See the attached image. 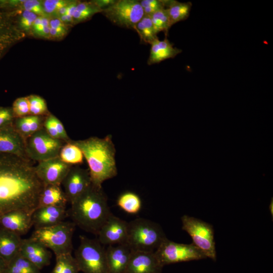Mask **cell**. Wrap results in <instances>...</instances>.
I'll return each mask as SVG.
<instances>
[{
    "instance_id": "1",
    "label": "cell",
    "mask_w": 273,
    "mask_h": 273,
    "mask_svg": "<svg viewBox=\"0 0 273 273\" xmlns=\"http://www.w3.org/2000/svg\"><path fill=\"white\" fill-rule=\"evenodd\" d=\"M43 187L31 160L0 154V216L13 210L32 214Z\"/></svg>"
},
{
    "instance_id": "2",
    "label": "cell",
    "mask_w": 273,
    "mask_h": 273,
    "mask_svg": "<svg viewBox=\"0 0 273 273\" xmlns=\"http://www.w3.org/2000/svg\"><path fill=\"white\" fill-rule=\"evenodd\" d=\"M69 214L76 226L97 236L112 213L102 187L92 184L71 203Z\"/></svg>"
},
{
    "instance_id": "3",
    "label": "cell",
    "mask_w": 273,
    "mask_h": 273,
    "mask_svg": "<svg viewBox=\"0 0 273 273\" xmlns=\"http://www.w3.org/2000/svg\"><path fill=\"white\" fill-rule=\"evenodd\" d=\"M72 141L82 152L93 185L102 187L104 181L116 176V149L111 135Z\"/></svg>"
},
{
    "instance_id": "4",
    "label": "cell",
    "mask_w": 273,
    "mask_h": 273,
    "mask_svg": "<svg viewBox=\"0 0 273 273\" xmlns=\"http://www.w3.org/2000/svg\"><path fill=\"white\" fill-rule=\"evenodd\" d=\"M166 238L161 226L149 219L138 218L128 222L126 244L132 251L155 252Z\"/></svg>"
},
{
    "instance_id": "5",
    "label": "cell",
    "mask_w": 273,
    "mask_h": 273,
    "mask_svg": "<svg viewBox=\"0 0 273 273\" xmlns=\"http://www.w3.org/2000/svg\"><path fill=\"white\" fill-rule=\"evenodd\" d=\"M75 226L73 222L63 221L52 226L35 229L30 238L52 251L55 256L71 253Z\"/></svg>"
},
{
    "instance_id": "6",
    "label": "cell",
    "mask_w": 273,
    "mask_h": 273,
    "mask_svg": "<svg viewBox=\"0 0 273 273\" xmlns=\"http://www.w3.org/2000/svg\"><path fill=\"white\" fill-rule=\"evenodd\" d=\"M74 257L83 273H109L106 249L98 239L80 236Z\"/></svg>"
},
{
    "instance_id": "7",
    "label": "cell",
    "mask_w": 273,
    "mask_h": 273,
    "mask_svg": "<svg viewBox=\"0 0 273 273\" xmlns=\"http://www.w3.org/2000/svg\"><path fill=\"white\" fill-rule=\"evenodd\" d=\"M182 229L191 237L193 244L214 261L216 259L214 232L212 225L197 218L184 215L181 217Z\"/></svg>"
},
{
    "instance_id": "8",
    "label": "cell",
    "mask_w": 273,
    "mask_h": 273,
    "mask_svg": "<svg viewBox=\"0 0 273 273\" xmlns=\"http://www.w3.org/2000/svg\"><path fill=\"white\" fill-rule=\"evenodd\" d=\"M65 143L51 137L43 127L25 140V151L30 160L38 162L59 156Z\"/></svg>"
},
{
    "instance_id": "9",
    "label": "cell",
    "mask_w": 273,
    "mask_h": 273,
    "mask_svg": "<svg viewBox=\"0 0 273 273\" xmlns=\"http://www.w3.org/2000/svg\"><path fill=\"white\" fill-rule=\"evenodd\" d=\"M102 13L115 25L133 30L144 16L140 1L136 0H116Z\"/></svg>"
},
{
    "instance_id": "10",
    "label": "cell",
    "mask_w": 273,
    "mask_h": 273,
    "mask_svg": "<svg viewBox=\"0 0 273 273\" xmlns=\"http://www.w3.org/2000/svg\"><path fill=\"white\" fill-rule=\"evenodd\" d=\"M160 263L165 265L207 258L193 243H178L166 238L154 252Z\"/></svg>"
},
{
    "instance_id": "11",
    "label": "cell",
    "mask_w": 273,
    "mask_h": 273,
    "mask_svg": "<svg viewBox=\"0 0 273 273\" xmlns=\"http://www.w3.org/2000/svg\"><path fill=\"white\" fill-rule=\"evenodd\" d=\"M24 34L18 26L14 12L0 7V61Z\"/></svg>"
},
{
    "instance_id": "12",
    "label": "cell",
    "mask_w": 273,
    "mask_h": 273,
    "mask_svg": "<svg viewBox=\"0 0 273 273\" xmlns=\"http://www.w3.org/2000/svg\"><path fill=\"white\" fill-rule=\"evenodd\" d=\"M92 184L88 169L79 165L71 167L61 185L70 204L81 196Z\"/></svg>"
},
{
    "instance_id": "13",
    "label": "cell",
    "mask_w": 273,
    "mask_h": 273,
    "mask_svg": "<svg viewBox=\"0 0 273 273\" xmlns=\"http://www.w3.org/2000/svg\"><path fill=\"white\" fill-rule=\"evenodd\" d=\"M73 165L64 162L59 156L38 162L35 166L36 173L44 186H61L62 181Z\"/></svg>"
},
{
    "instance_id": "14",
    "label": "cell",
    "mask_w": 273,
    "mask_h": 273,
    "mask_svg": "<svg viewBox=\"0 0 273 273\" xmlns=\"http://www.w3.org/2000/svg\"><path fill=\"white\" fill-rule=\"evenodd\" d=\"M128 222L112 213L100 229L98 241L103 245H115L126 243Z\"/></svg>"
},
{
    "instance_id": "15",
    "label": "cell",
    "mask_w": 273,
    "mask_h": 273,
    "mask_svg": "<svg viewBox=\"0 0 273 273\" xmlns=\"http://www.w3.org/2000/svg\"><path fill=\"white\" fill-rule=\"evenodd\" d=\"M0 154L29 159L25 151V140L16 130L13 123L0 128Z\"/></svg>"
},
{
    "instance_id": "16",
    "label": "cell",
    "mask_w": 273,
    "mask_h": 273,
    "mask_svg": "<svg viewBox=\"0 0 273 273\" xmlns=\"http://www.w3.org/2000/svg\"><path fill=\"white\" fill-rule=\"evenodd\" d=\"M163 267L154 252L132 251L125 273H161Z\"/></svg>"
},
{
    "instance_id": "17",
    "label": "cell",
    "mask_w": 273,
    "mask_h": 273,
    "mask_svg": "<svg viewBox=\"0 0 273 273\" xmlns=\"http://www.w3.org/2000/svg\"><path fill=\"white\" fill-rule=\"evenodd\" d=\"M19 253L40 270L51 263V252L40 243L30 237L22 239Z\"/></svg>"
},
{
    "instance_id": "18",
    "label": "cell",
    "mask_w": 273,
    "mask_h": 273,
    "mask_svg": "<svg viewBox=\"0 0 273 273\" xmlns=\"http://www.w3.org/2000/svg\"><path fill=\"white\" fill-rule=\"evenodd\" d=\"M32 226V213L25 211L13 210L0 216V228L20 236L27 233Z\"/></svg>"
},
{
    "instance_id": "19",
    "label": "cell",
    "mask_w": 273,
    "mask_h": 273,
    "mask_svg": "<svg viewBox=\"0 0 273 273\" xmlns=\"http://www.w3.org/2000/svg\"><path fill=\"white\" fill-rule=\"evenodd\" d=\"M132 251L126 243L108 246L106 255L109 273H125Z\"/></svg>"
},
{
    "instance_id": "20",
    "label": "cell",
    "mask_w": 273,
    "mask_h": 273,
    "mask_svg": "<svg viewBox=\"0 0 273 273\" xmlns=\"http://www.w3.org/2000/svg\"><path fill=\"white\" fill-rule=\"evenodd\" d=\"M67 214L66 207H38L32 214V225L35 229L52 226L63 221Z\"/></svg>"
},
{
    "instance_id": "21",
    "label": "cell",
    "mask_w": 273,
    "mask_h": 273,
    "mask_svg": "<svg viewBox=\"0 0 273 273\" xmlns=\"http://www.w3.org/2000/svg\"><path fill=\"white\" fill-rule=\"evenodd\" d=\"M148 65L159 63L165 60L173 58L180 54L182 50L173 46L166 37L162 40L156 39L151 44Z\"/></svg>"
},
{
    "instance_id": "22",
    "label": "cell",
    "mask_w": 273,
    "mask_h": 273,
    "mask_svg": "<svg viewBox=\"0 0 273 273\" xmlns=\"http://www.w3.org/2000/svg\"><path fill=\"white\" fill-rule=\"evenodd\" d=\"M21 236L0 228V257L8 263L20 252Z\"/></svg>"
},
{
    "instance_id": "23",
    "label": "cell",
    "mask_w": 273,
    "mask_h": 273,
    "mask_svg": "<svg viewBox=\"0 0 273 273\" xmlns=\"http://www.w3.org/2000/svg\"><path fill=\"white\" fill-rule=\"evenodd\" d=\"M68 199L60 186H44L39 196L38 207L45 206L66 207Z\"/></svg>"
},
{
    "instance_id": "24",
    "label": "cell",
    "mask_w": 273,
    "mask_h": 273,
    "mask_svg": "<svg viewBox=\"0 0 273 273\" xmlns=\"http://www.w3.org/2000/svg\"><path fill=\"white\" fill-rule=\"evenodd\" d=\"M192 4L191 2H179L166 0V8L171 26L186 20L189 16Z\"/></svg>"
},
{
    "instance_id": "25",
    "label": "cell",
    "mask_w": 273,
    "mask_h": 273,
    "mask_svg": "<svg viewBox=\"0 0 273 273\" xmlns=\"http://www.w3.org/2000/svg\"><path fill=\"white\" fill-rule=\"evenodd\" d=\"M59 157L64 162L71 165L81 164L84 159L81 149L72 140L63 146Z\"/></svg>"
},
{
    "instance_id": "26",
    "label": "cell",
    "mask_w": 273,
    "mask_h": 273,
    "mask_svg": "<svg viewBox=\"0 0 273 273\" xmlns=\"http://www.w3.org/2000/svg\"><path fill=\"white\" fill-rule=\"evenodd\" d=\"M5 273H41L40 270L19 253L7 263Z\"/></svg>"
},
{
    "instance_id": "27",
    "label": "cell",
    "mask_w": 273,
    "mask_h": 273,
    "mask_svg": "<svg viewBox=\"0 0 273 273\" xmlns=\"http://www.w3.org/2000/svg\"><path fill=\"white\" fill-rule=\"evenodd\" d=\"M56 256V264L51 273H79L77 261L71 253Z\"/></svg>"
},
{
    "instance_id": "28",
    "label": "cell",
    "mask_w": 273,
    "mask_h": 273,
    "mask_svg": "<svg viewBox=\"0 0 273 273\" xmlns=\"http://www.w3.org/2000/svg\"><path fill=\"white\" fill-rule=\"evenodd\" d=\"M140 36L141 41L151 44L158 38L150 16L144 15L134 29Z\"/></svg>"
},
{
    "instance_id": "29",
    "label": "cell",
    "mask_w": 273,
    "mask_h": 273,
    "mask_svg": "<svg viewBox=\"0 0 273 273\" xmlns=\"http://www.w3.org/2000/svg\"><path fill=\"white\" fill-rule=\"evenodd\" d=\"M118 206L127 213L136 214L141 209L142 201L135 193L126 192L121 194L117 201Z\"/></svg>"
},
{
    "instance_id": "30",
    "label": "cell",
    "mask_w": 273,
    "mask_h": 273,
    "mask_svg": "<svg viewBox=\"0 0 273 273\" xmlns=\"http://www.w3.org/2000/svg\"><path fill=\"white\" fill-rule=\"evenodd\" d=\"M102 12V11L96 6L93 1L89 2H79L73 18L74 23L81 22L90 18L97 13Z\"/></svg>"
},
{
    "instance_id": "31",
    "label": "cell",
    "mask_w": 273,
    "mask_h": 273,
    "mask_svg": "<svg viewBox=\"0 0 273 273\" xmlns=\"http://www.w3.org/2000/svg\"><path fill=\"white\" fill-rule=\"evenodd\" d=\"M150 16L156 33L158 34L163 31L167 34L171 25L166 9L159 10Z\"/></svg>"
},
{
    "instance_id": "32",
    "label": "cell",
    "mask_w": 273,
    "mask_h": 273,
    "mask_svg": "<svg viewBox=\"0 0 273 273\" xmlns=\"http://www.w3.org/2000/svg\"><path fill=\"white\" fill-rule=\"evenodd\" d=\"M30 105V115L35 116H47L48 112L47 103L41 97L31 95L28 96Z\"/></svg>"
},
{
    "instance_id": "33",
    "label": "cell",
    "mask_w": 273,
    "mask_h": 273,
    "mask_svg": "<svg viewBox=\"0 0 273 273\" xmlns=\"http://www.w3.org/2000/svg\"><path fill=\"white\" fill-rule=\"evenodd\" d=\"M15 118L23 117L30 115V105L28 97L16 99L11 107Z\"/></svg>"
},
{
    "instance_id": "34",
    "label": "cell",
    "mask_w": 273,
    "mask_h": 273,
    "mask_svg": "<svg viewBox=\"0 0 273 273\" xmlns=\"http://www.w3.org/2000/svg\"><path fill=\"white\" fill-rule=\"evenodd\" d=\"M166 0H142L140 1L144 15L151 16L154 13L165 9Z\"/></svg>"
},
{
    "instance_id": "35",
    "label": "cell",
    "mask_w": 273,
    "mask_h": 273,
    "mask_svg": "<svg viewBox=\"0 0 273 273\" xmlns=\"http://www.w3.org/2000/svg\"><path fill=\"white\" fill-rule=\"evenodd\" d=\"M13 124L16 130L25 140L31 135L30 115L23 117L15 118Z\"/></svg>"
},
{
    "instance_id": "36",
    "label": "cell",
    "mask_w": 273,
    "mask_h": 273,
    "mask_svg": "<svg viewBox=\"0 0 273 273\" xmlns=\"http://www.w3.org/2000/svg\"><path fill=\"white\" fill-rule=\"evenodd\" d=\"M70 1L63 0H46L42 3L44 12L49 14H58L62 8L67 6Z\"/></svg>"
},
{
    "instance_id": "37",
    "label": "cell",
    "mask_w": 273,
    "mask_h": 273,
    "mask_svg": "<svg viewBox=\"0 0 273 273\" xmlns=\"http://www.w3.org/2000/svg\"><path fill=\"white\" fill-rule=\"evenodd\" d=\"M24 11L31 12L36 15L42 16L45 14L42 4L39 1L27 0L24 1L22 6Z\"/></svg>"
},
{
    "instance_id": "38",
    "label": "cell",
    "mask_w": 273,
    "mask_h": 273,
    "mask_svg": "<svg viewBox=\"0 0 273 273\" xmlns=\"http://www.w3.org/2000/svg\"><path fill=\"white\" fill-rule=\"evenodd\" d=\"M37 17L35 14L24 11L17 22L18 26L21 29L28 31L32 28V24Z\"/></svg>"
},
{
    "instance_id": "39",
    "label": "cell",
    "mask_w": 273,
    "mask_h": 273,
    "mask_svg": "<svg viewBox=\"0 0 273 273\" xmlns=\"http://www.w3.org/2000/svg\"><path fill=\"white\" fill-rule=\"evenodd\" d=\"M54 116L55 115L51 113L46 116L43 123V128L51 137L61 140L54 123Z\"/></svg>"
},
{
    "instance_id": "40",
    "label": "cell",
    "mask_w": 273,
    "mask_h": 273,
    "mask_svg": "<svg viewBox=\"0 0 273 273\" xmlns=\"http://www.w3.org/2000/svg\"><path fill=\"white\" fill-rule=\"evenodd\" d=\"M14 119L11 107L0 106V128L13 123Z\"/></svg>"
},
{
    "instance_id": "41",
    "label": "cell",
    "mask_w": 273,
    "mask_h": 273,
    "mask_svg": "<svg viewBox=\"0 0 273 273\" xmlns=\"http://www.w3.org/2000/svg\"><path fill=\"white\" fill-rule=\"evenodd\" d=\"M46 116H35L30 115V130L31 135L43 127V123Z\"/></svg>"
},
{
    "instance_id": "42",
    "label": "cell",
    "mask_w": 273,
    "mask_h": 273,
    "mask_svg": "<svg viewBox=\"0 0 273 273\" xmlns=\"http://www.w3.org/2000/svg\"><path fill=\"white\" fill-rule=\"evenodd\" d=\"M54 120L56 129L61 140L65 143H68L71 140L68 136L65 127L61 121L55 116H54Z\"/></svg>"
},
{
    "instance_id": "43",
    "label": "cell",
    "mask_w": 273,
    "mask_h": 273,
    "mask_svg": "<svg viewBox=\"0 0 273 273\" xmlns=\"http://www.w3.org/2000/svg\"><path fill=\"white\" fill-rule=\"evenodd\" d=\"M116 0H96L93 2L102 11L112 5Z\"/></svg>"
},
{
    "instance_id": "44",
    "label": "cell",
    "mask_w": 273,
    "mask_h": 273,
    "mask_svg": "<svg viewBox=\"0 0 273 273\" xmlns=\"http://www.w3.org/2000/svg\"><path fill=\"white\" fill-rule=\"evenodd\" d=\"M67 33L66 28H56L50 27V36L54 37H61Z\"/></svg>"
},
{
    "instance_id": "45",
    "label": "cell",
    "mask_w": 273,
    "mask_h": 273,
    "mask_svg": "<svg viewBox=\"0 0 273 273\" xmlns=\"http://www.w3.org/2000/svg\"><path fill=\"white\" fill-rule=\"evenodd\" d=\"M50 27L56 28H66V25L59 18H54L50 21Z\"/></svg>"
},
{
    "instance_id": "46",
    "label": "cell",
    "mask_w": 273,
    "mask_h": 273,
    "mask_svg": "<svg viewBox=\"0 0 273 273\" xmlns=\"http://www.w3.org/2000/svg\"><path fill=\"white\" fill-rule=\"evenodd\" d=\"M50 27H44L37 35L44 37H49L50 35Z\"/></svg>"
},
{
    "instance_id": "47",
    "label": "cell",
    "mask_w": 273,
    "mask_h": 273,
    "mask_svg": "<svg viewBox=\"0 0 273 273\" xmlns=\"http://www.w3.org/2000/svg\"><path fill=\"white\" fill-rule=\"evenodd\" d=\"M7 265V262L0 257V273H5Z\"/></svg>"
},
{
    "instance_id": "48",
    "label": "cell",
    "mask_w": 273,
    "mask_h": 273,
    "mask_svg": "<svg viewBox=\"0 0 273 273\" xmlns=\"http://www.w3.org/2000/svg\"><path fill=\"white\" fill-rule=\"evenodd\" d=\"M272 200H271L270 203V205L269 206V210L270 211V214H271L272 215H272H273V208H272V206H273V204H272Z\"/></svg>"
}]
</instances>
